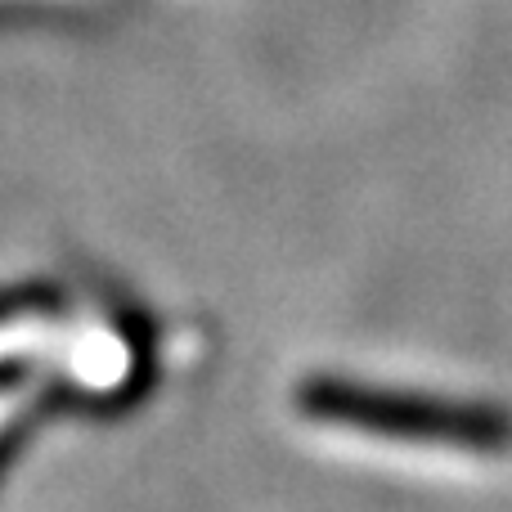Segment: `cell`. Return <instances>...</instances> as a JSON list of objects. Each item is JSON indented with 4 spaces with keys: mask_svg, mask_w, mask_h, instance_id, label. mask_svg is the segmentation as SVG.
I'll return each instance as SVG.
<instances>
[{
    "mask_svg": "<svg viewBox=\"0 0 512 512\" xmlns=\"http://www.w3.org/2000/svg\"><path fill=\"white\" fill-rule=\"evenodd\" d=\"M297 409L315 423L351 427V432L391 436L414 445H445L463 454H508L512 450V409L495 400H454L405 387L319 373L297 387Z\"/></svg>",
    "mask_w": 512,
    "mask_h": 512,
    "instance_id": "6da1fadb",
    "label": "cell"
}]
</instances>
